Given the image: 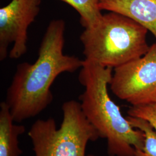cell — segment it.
<instances>
[{"mask_svg": "<svg viewBox=\"0 0 156 156\" xmlns=\"http://www.w3.org/2000/svg\"><path fill=\"white\" fill-rule=\"evenodd\" d=\"M148 31L127 17L109 12L95 27L84 28L80 34L84 60L114 69L140 58L150 48Z\"/></svg>", "mask_w": 156, "mask_h": 156, "instance_id": "cell-3", "label": "cell"}, {"mask_svg": "<svg viewBox=\"0 0 156 156\" xmlns=\"http://www.w3.org/2000/svg\"><path fill=\"white\" fill-rule=\"evenodd\" d=\"M128 116L147 121L156 133V103L153 102L138 106H133L128 111Z\"/></svg>", "mask_w": 156, "mask_h": 156, "instance_id": "cell-11", "label": "cell"}, {"mask_svg": "<svg viewBox=\"0 0 156 156\" xmlns=\"http://www.w3.org/2000/svg\"><path fill=\"white\" fill-rule=\"evenodd\" d=\"M101 11L127 17L151 31L156 38V0H100Z\"/></svg>", "mask_w": 156, "mask_h": 156, "instance_id": "cell-7", "label": "cell"}, {"mask_svg": "<svg viewBox=\"0 0 156 156\" xmlns=\"http://www.w3.org/2000/svg\"><path fill=\"white\" fill-rule=\"evenodd\" d=\"M132 127L142 131L145 135V145L142 150H135L134 156H156V133L147 121L138 117H127Z\"/></svg>", "mask_w": 156, "mask_h": 156, "instance_id": "cell-10", "label": "cell"}, {"mask_svg": "<svg viewBox=\"0 0 156 156\" xmlns=\"http://www.w3.org/2000/svg\"><path fill=\"white\" fill-rule=\"evenodd\" d=\"M42 0H11L0 9V60H4L8 49L12 59L27 53L28 29L40 12Z\"/></svg>", "mask_w": 156, "mask_h": 156, "instance_id": "cell-6", "label": "cell"}, {"mask_svg": "<svg viewBox=\"0 0 156 156\" xmlns=\"http://www.w3.org/2000/svg\"><path fill=\"white\" fill-rule=\"evenodd\" d=\"M62 120L57 127L53 118L39 119L28 131L35 156H95L86 154L89 142L100 138L82 111L80 102L67 101L62 105Z\"/></svg>", "mask_w": 156, "mask_h": 156, "instance_id": "cell-4", "label": "cell"}, {"mask_svg": "<svg viewBox=\"0 0 156 156\" xmlns=\"http://www.w3.org/2000/svg\"><path fill=\"white\" fill-rule=\"evenodd\" d=\"M154 102H156V100H155V101H154Z\"/></svg>", "mask_w": 156, "mask_h": 156, "instance_id": "cell-12", "label": "cell"}, {"mask_svg": "<svg viewBox=\"0 0 156 156\" xmlns=\"http://www.w3.org/2000/svg\"><path fill=\"white\" fill-rule=\"evenodd\" d=\"M80 69L79 81L84 88L79 97L80 107L101 138L107 140L108 155L134 156L136 149H143L145 135L131 126L109 94L113 68L84 60Z\"/></svg>", "mask_w": 156, "mask_h": 156, "instance_id": "cell-2", "label": "cell"}, {"mask_svg": "<svg viewBox=\"0 0 156 156\" xmlns=\"http://www.w3.org/2000/svg\"><path fill=\"white\" fill-rule=\"evenodd\" d=\"M112 93L132 106L154 102L156 98V43L144 56L114 68Z\"/></svg>", "mask_w": 156, "mask_h": 156, "instance_id": "cell-5", "label": "cell"}, {"mask_svg": "<svg viewBox=\"0 0 156 156\" xmlns=\"http://www.w3.org/2000/svg\"><path fill=\"white\" fill-rule=\"evenodd\" d=\"M66 23L55 19L49 23L34 63L17 65L5 101L16 123L37 116L53 100L51 86L62 73H73L81 68L83 60L64 53Z\"/></svg>", "mask_w": 156, "mask_h": 156, "instance_id": "cell-1", "label": "cell"}, {"mask_svg": "<svg viewBox=\"0 0 156 156\" xmlns=\"http://www.w3.org/2000/svg\"><path fill=\"white\" fill-rule=\"evenodd\" d=\"M72 6L80 16V23L84 28L95 27L103 16L100 0H58Z\"/></svg>", "mask_w": 156, "mask_h": 156, "instance_id": "cell-9", "label": "cell"}, {"mask_svg": "<svg viewBox=\"0 0 156 156\" xmlns=\"http://www.w3.org/2000/svg\"><path fill=\"white\" fill-rule=\"evenodd\" d=\"M16 122L5 101L0 104V156H20L19 137L24 133L26 128Z\"/></svg>", "mask_w": 156, "mask_h": 156, "instance_id": "cell-8", "label": "cell"}]
</instances>
